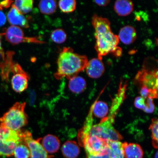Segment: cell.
Here are the masks:
<instances>
[{
    "mask_svg": "<svg viewBox=\"0 0 158 158\" xmlns=\"http://www.w3.org/2000/svg\"><path fill=\"white\" fill-rule=\"evenodd\" d=\"M127 82H120L117 94L112 100L111 106L107 116L102 119L99 123L93 126L91 135L98 136L106 141H120L123 137L114 128V124L116 116L126 97Z\"/></svg>",
    "mask_w": 158,
    "mask_h": 158,
    "instance_id": "obj_1",
    "label": "cell"
},
{
    "mask_svg": "<svg viewBox=\"0 0 158 158\" xmlns=\"http://www.w3.org/2000/svg\"><path fill=\"white\" fill-rule=\"evenodd\" d=\"M92 22L95 31V48L98 53V58L102 60L104 56L110 53L117 57L121 56L122 49L118 46L119 39L118 35L112 32L109 20L94 15Z\"/></svg>",
    "mask_w": 158,
    "mask_h": 158,
    "instance_id": "obj_2",
    "label": "cell"
},
{
    "mask_svg": "<svg viewBox=\"0 0 158 158\" xmlns=\"http://www.w3.org/2000/svg\"><path fill=\"white\" fill-rule=\"evenodd\" d=\"M88 61L85 55L75 53L70 47H65L59 54L55 77L58 80L64 78L70 80L85 69Z\"/></svg>",
    "mask_w": 158,
    "mask_h": 158,
    "instance_id": "obj_3",
    "label": "cell"
},
{
    "mask_svg": "<svg viewBox=\"0 0 158 158\" xmlns=\"http://www.w3.org/2000/svg\"><path fill=\"white\" fill-rule=\"evenodd\" d=\"M25 102H17L0 118V125L15 131H19L27 125L28 117L25 111Z\"/></svg>",
    "mask_w": 158,
    "mask_h": 158,
    "instance_id": "obj_4",
    "label": "cell"
},
{
    "mask_svg": "<svg viewBox=\"0 0 158 158\" xmlns=\"http://www.w3.org/2000/svg\"><path fill=\"white\" fill-rule=\"evenodd\" d=\"M23 142L22 130L15 131L0 125V156L14 155L16 147Z\"/></svg>",
    "mask_w": 158,
    "mask_h": 158,
    "instance_id": "obj_5",
    "label": "cell"
},
{
    "mask_svg": "<svg viewBox=\"0 0 158 158\" xmlns=\"http://www.w3.org/2000/svg\"><path fill=\"white\" fill-rule=\"evenodd\" d=\"M144 63L143 68L139 71L135 78V82L141 86L158 94V69H149L147 63Z\"/></svg>",
    "mask_w": 158,
    "mask_h": 158,
    "instance_id": "obj_6",
    "label": "cell"
},
{
    "mask_svg": "<svg viewBox=\"0 0 158 158\" xmlns=\"http://www.w3.org/2000/svg\"><path fill=\"white\" fill-rule=\"evenodd\" d=\"M5 35L6 39L9 43L13 45H17L22 43L43 44L38 37H25L24 32L20 27L11 26L5 30V32L1 33Z\"/></svg>",
    "mask_w": 158,
    "mask_h": 158,
    "instance_id": "obj_7",
    "label": "cell"
},
{
    "mask_svg": "<svg viewBox=\"0 0 158 158\" xmlns=\"http://www.w3.org/2000/svg\"><path fill=\"white\" fill-rule=\"evenodd\" d=\"M80 145L84 148L86 155L96 156L104 154L108 150L106 141L95 135H91Z\"/></svg>",
    "mask_w": 158,
    "mask_h": 158,
    "instance_id": "obj_8",
    "label": "cell"
},
{
    "mask_svg": "<svg viewBox=\"0 0 158 158\" xmlns=\"http://www.w3.org/2000/svg\"><path fill=\"white\" fill-rule=\"evenodd\" d=\"M23 143L28 148L31 158H52L45 151L38 139L35 140L28 131H22Z\"/></svg>",
    "mask_w": 158,
    "mask_h": 158,
    "instance_id": "obj_9",
    "label": "cell"
},
{
    "mask_svg": "<svg viewBox=\"0 0 158 158\" xmlns=\"http://www.w3.org/2000/svg\"><path fill=\"white\" fill-rule=\"evenodd\" d=\"M12 72L14 74L11 80L12 87L15 92L24 91L28 85L29 77L18 64H15Z\"/></svg>",
    "mask_w": 158,
    "mask_h": 158,
    "instance_id": "obj_10",
    "label": "cell"
},
{
    "mask_svg": "<svg viewBox=\"0 0 158 158\" xmlns=\"http://www.w3.org/2000/svg\"><path fill=\"white\" fill-rule=\"evenodd\" d=\"M85 69L88 76L94 79L100 77L105 71L103 63L98 58H93L88 61Z\"/></svg>",
    "mask_w": 158,
    "mask_h": 158,
    "instance_id": "obj_11",
    "label": "cell"
},
{
    "mask_svg": "<svg viewBox=\"0 0 158 158\" xmlns=\"http://www.w3.org/2000/svg\"><path fill=\"white\" fill-rule=\"evenodd\" d=\"M7 18L12 26L28 28L29 23L26 18L20 13L13 5L7 14Z\"/></svg>",
    "mask_w": 158,
    "mask_h": 158,
    "instance_id": "obj_12",
    "label": "cell"
},
{
    "mask_svg": "<svg viewBox=\"0 0 158 158\" xmlns=\"http://www.w3.org/2000/svg\"><path fill=\"white\" fill-rule=\"evenodd\" d=\"M38 139L48 153H55L60 148V140L56 136L49 134Z\"/></svg>",
    "mask_w": 158,
    "mask_h": 158,
    "instance_id": "obj_13",
    "label": "cell"
},
{
    "mask_svg": "<svg viewBox=\"0 0 158 158\" xmlns=\"http://www.w3.org/2000/svg\"><path fill=\"white\" fill-rule=\"evenodd\" d=\"M95 101L91 106L83 127L80 130L78 135L79 144L91 135V131L93 126V109Z\"/></svg>",
    "mask_w": 158,
    "mask_h": 158,
    "instance_id": "obj_14",
    "label": "cell"
},
{
    "mask_svg": "<svg viewBox=\"0 0 158 158\" xmlns=\"http://www.w3.org/2000/svg\"><path fill=\"white\" fill-rule=\"evenodd\" d=\"M118 37L119 40L124 44L130 45L137 39V32L133 27L126 26L120 30Z\"/></svg>",
    "mask_w": 158,
    "mask_h": 158,
    "instance_id": "obj_15",
    "label": "cell"
},
{
    "mask_svg": "<svg viewBox=\"0 0 158 158\" xmlns=\"http://www.w3.org/2000/svg\"><path fill=\"white\" fill-rule=\"evenodd\" d=\"M124 158H143V152L138 144L123 143Z\"/></svg>",
    "mask_w": 158,
    "mask_h": 158,
    "instance_id": "obj_16",
    "label": "cell"
},
{
    "mask_svg": "<svg viewBox=\"0 0 158 158\" xmlns=\"http://www.w3.org/2000/svg\"><path fill=\"white\" fill-rule=\"evenodd\" d=\"M133 3L131 1L118 0L115 2L114 9L120 16H126L131 14L133 10Z\"/></svg>",
    "mask_w": 158,
    "mask_h": 158,
    "instance_id": "obj_17",
    "label": "cell"
},
{
    "mask_svg": "<svg viewBox=\"0 0 158 158\" xmlns=\"http://www.w3.org/2000/svg\"><path fill=\"white\" fill-rule=\"evenodd\" d=\"M62 152L66 158H76L80 154V150L76 142L69 141L63 145Z\"/></svg>",
    "mask_w": 158,
    "mask_h": 158,
    "instance_id": "obj_18",
    "label": "cell"
},
{
    "mask_svg": "<svg viewBox=\"0 0 158 158\" xmlns=\"http://www.w3.org/2000/svg\"><path fill=\"white\" fill-rule=\"evenodd\" d=\"M13 53L8 52L6 59L3 62L0 63V70H1L0 75L2 80L8 81L10 73L12 72L14 63L12 61Z\"/></svg>",
    "mask_w": 158,
    "mask_h": 158,
    "instance_id": "obj_19",
    "label": "cell"
},
{
    "mask_svg": "<svg viewBox=\"0 0 158 158\" xmlns=\"http://www.w3.org/2000/svg\"><path fill=\"white\" fill-rule=\"evenodd\" d=\"M110 158H124L123 143L120 141H106Z\"/></svg>",
    "mask_w": 158,
    "mask_h": 158,
    "instance_id": "obj_20",
    "label": "cell"
},
{
    "mask_svg": "<svg viewBox=\"0 0 158 158\" xmlns=\"http://www.w3.org/2000/svg\"><path fill=\"white\" fill-rule=\"evenodd\" d=\"M134 104L136 108L143 110L147 113H151L155 110V106L152 99L138 97L135 98Z\"/></svg>",
    "mask_w": 158,
    "mask_h": 158,
    "instance_id": "obj_21",
    "label": "cell"
},
{
    "mask_svg": "<svg viewBox=\"0 0 158 158\" xmlns=\"http://www.w3.org/2000/svg\"><path fill=\"white\" fill-rule=\"evenodd\" d=\"M86 86L85 80L80 76H77L69 80V88L74 94H79L83 92Z\"/></svg>",
    "mask_w": 158,
    "mask_h": 158,
    "instance_id": "obj_22",
    "label": "cell"
},
{
    "mask_svg": "<svg viewBox=\"0 0 158 158\" xmlns=\"http://www.w3.org/2000/svg\"><path fill=\"white\" fill-rule=\"evenodd\" d=\"M102 92L101 93L100 96L95 100L93 109L94 115L96 117L102 119L107 116L109 110L107 104L103 102L98 101V98Z\"/></svg>",
    "mask_w": 158,
    "mask_h": 158,
    "instance_id": "obj_23",
    "label": "cell"
},
{
    "mask_svg": "<svg viewBox=\"0 0 158 158\" xmlns=\"http://www.w3.org/2000/svg\"><path fill=\"white\" fill-rule=\"evenodd\" d=\"M39 7L41 12L45 15L54 13L57 8L56 1L53 0H43L40 2Z\"/></svg>",
    "mask_w": 158,
    "mask_h": 158,
    "instance_id": "obj_24",
    "label": "cell"
},
{
    "mask_svg": "<svg viewBox=\"0 0 158 158\" xmlns=\"http://www.w3.org/2000/svg\"><path fill=\"white\" fill-rule=\"evenodd\" d=\"M34 1L32 0H17L13 5L20 13L26 14L30 12L33 7Z\"/></svg>",
    "mask_w": 158,
    "mask_h": 158,
    "instance_id": "obj_25",
    "label": "cell"
},
{
    "mask_svg": "<svg viewBox=\"0 0 158 158\" xmlns=\"http://www.w3.org/2000/svg\"><path fill=\"white\" fill-rule=\"evenodd\" d=\"M15 158H29L30 157L29 148L23 142L18 145L14 152Z\"/></svg>",
    "mask_w": 158,
    "mask_h": 158,
    "instance_id": "obj_26",
    "label": "cell"
},
{
    "mask_svg": "<svg viewBox=\"0 0 158 158\" xmlns=\"http://www.w3.org/2000/svg\"><path fill=\"white\" fill-rule=\"evenodd\" d=\"M76 1L75 0H62L59 2V8L63 12H72L76 9Z\"/></svg>",
    "mask_w": 158,
    "mask_h": 158,
    "instance_id": "obj_27",
    "label": "cell"
},
{
    "mask_svg": "<svg viewBox=\"0 0 158 158\" xmlns=\"http://www.w3.org/2000/svg\"><path fill=\"white\" fill-rule=\"evenodd\" d=\"M51 38L54 42L57 44H62L66 41L67 35L64 30L57 29L55 30L51 33Z\"/></svg>",
    "mask_w": 158,
    "mask_h": 158,
    "instance_id": "obj_28",
    "label": "cell"
},
{
    "mask_svg": "<svg viewBox=\"0 0 158 158\" xmlns=\"http://www.w3.org/2000/svg\"><path fill=\"white\" fill-rule=\"evenodd\" d=\"M149 129L151 132V136L152 139L153 147L157 149L158 141V122L157 118H154L152 120Z\"/></svg>",
    "mask_w": 158,
    "mask_h": 158,
    "instance_id": "obj_29",
    "label": "cell"
},
{
    "mask_svg": "<svg viewBox=\"0 0 158 158\" xmlns=\"http://www.w3.org/2000/svg\"><path fill=\"white\" fill-rule=\"evenodd\" d=\"M86 158H110L109 151L108 149V151L106 152V153L98 155L91 156L86 155Z\"/></svg>",
    "mask_w": 158,
    "mask_h": 158,
    "instance_id": "obj_30",
    "label": "cell"
},
{
    "mask_svg": "<svg viewBox=\"0 0 158 158\" xmlns=\"http://www.w3.org/2000/svg\"><path fill=\"white\" fill-rule=\"evenodd\" d=\"M13 1H5L0 2V9L2 10L3 9L8 8L11 6Z\"/></svg>",
    "mask_w": 158,
    "mask_h": 158,
    "instance_id": "obj_31",
    "label": "cell"
},
{
    "mask_svg": "<svg viewBox=\"0 0 158 158\" xmlns=\"http://www.w3.org/2000/svg\"><path fill=\"white\" fill-rule=\"evenodd\" d=\"M6 18L5 14L0 10V27L3 26L5 24Z\"/></svg>",
    "mask_w": 158,
    "mask_h": 158,
    "instance_id": "obj_32",
    "label": "cell"
},
{
    "mask_svg": "<svg viewBox=\"0 0 158 158\" xmlns=\"http://www.w3.org/2000/svg\"><path fill=\"white\" fill-rule=\"evenodd\" d=\"M110 0H102V1H95L94 2L96 4L101 6H106L110 3Z\"/></svg>",
    "mask_w": 158,
    "mask_h": 158,
    "instance_id": "obj_33",
    "label": "cell"
},
{
    "mask_svg": "<svg viewBox=\"0 0 158 158\" xmlns=\"http://www.w3.org/2000/svg\"><path fill=\"white\" fill-rule=\"evenodd\" d=\"M2 59L4 60L5 59V54L4 50L0 51V60Z\"/></svg>",
    "mask_w": 158,
    "mask_h": 158,
    "instance_id": "obj_34",
    "label": "cell"
},
{
    "mask_svg": "<svg viewBox=\"0 0 158 158\" xmlns=\"http://www.w3.org/2000/svg\"><path fill=\"white\" fill-rule=\"evenodd\" d=\"M1 34H0V51H3V49L2 48V43H1Z\"/></svg>",
    "mask_w": 158,
    "mask_h": 158,
    "instance_id": "obj_35",
    "label": "cell"
},
{
    "mask_svg": "<svg viewBox=\"0 0 158 158\" xmlns=\"http://www.w3.org/2000/svg\"><path fill=\"white\" fill-rule=\"evenodd\" d=\"M155 158H158V151H157L156 152V153L155 156Z\"/></svg>",
    "mask_w": 158,
    "mask_h": 158,
    "instance_id": "obj_36",
    "label": "cell"
},
{
    "mask_svg": "<svg viewBox=\"0 0 158 158\" xmlns=\"http://www.w3.org/2000/svg\"><path fill=\"white\" fill-rule=\"evenodd\" d=\"M0 73H1V71H0Z\"/></svg>",
    "mask_w": 158,
    "mask_h": 158,
    "instance_id": "obj_37",
    "label": "cell"
}]
</instances>
